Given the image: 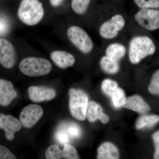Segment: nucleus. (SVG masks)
<instances>
[{
    "instance_id": "nucleus-1",
    "label": "nucleus",
    "mask_w": 159,
    "mask_h": 159,
    "mask_svg": "<svg viewBox=\"0 0 159 159\" xmlns=\"http://www.w3.org/2000/svg\"><path fill=\"white\" fill-rule=\"evenodd\" d=\"M17 15L20 20L27 25H37L44 15L43 4L39 0H21Z\"/></svg>"
},
{
    "instance_id": "nucleus-2",
    "label": "nucleus",
    "mask_w": 159,
    "mask_h": 159,
    "mask_svg": "<svg viewBox=\"0 0 159 159\" xmlns=\"http://www.w3.org/2000/svg\"><path fill=\"white\" fill-rule=\"evenodd\" d=\"M156 51L152 40L147 36H137L131 40L129 47V57L130 62L137 64Z\"/></svg>"
},
{
    "instance_id": "nucleus-3",
    "label": "nucleus",
    "mask_w": 159,
    "mask_h": 159,
    "mask_svg": "<svg viewBox=\"0 0 159 159\" xmlns=\"http://www.w3.org/2000/svg\"><path fill=\"white\" fill-rule=\"evenodd\" d=\"M52 64L48 60L37 57H28L20 62L19 69L23 74L30 77H39L49 74Z\"/></svg>"
},
{
    "instance_id": "nucleus-4",
    "label": "nucleus",
    "mask_w": 159,
    "mask_h": 159,
    "mask_svg": "<svg viewBox=\"0 0 159 159\" xmlns=\"http://www.w3.org/2000/svg\"><path fill=\"white\" fill-rule=\"evenodd\" d=\"M69 107L71 115L77 120H85L89 102L87 95L81 90L73 88L69 90Z\"/></svg>"
},
{
    "instance_id": "nucleus-5",
    "label": "nucleus",
    "mask_w": 159,
    "mask_h": 159,
    "mask_svg": "<svg viewBox=\"0 0 159 159\" xmlns=\"http://www.w3.org/2000/svg\"><path fill=\"white\" fill-rule=\"evenodd\" d=\"M67 35L71 43L84 54L90 53L93 48V43L89 35L82 28L72 26L67 31Z\"/></svg>"
},
{
    "instance_id": "nucleus-6",
    "label": "nucleus",
    "mask_w": 159,
    "mask_h": 159,
    "mask_svg": "<svg viewBox=\"0 0 159 159\" xmlns=\"http://www.w3.org/2000/svg\"><path fill=\"white\" fill-rule=\"evenodd\" d=\"M134 19L142 28L154 31L159 29V10L145 8L141 9L136 13Z\"/></svg>"
},
{
    "instance_id": "nucleus-7",
    "label": "nucleus",
    "mask_w": 159,
    "mask_h": 159,
    "mask_svg": "<svg viewBox=\"0 0 159 159\" xmlns=\"http://www.w3.org/2000/svg\"><path fill=\"white\" fill-rule=\"evenodd\" d=\"M125 25V21L123 16L120 14L115 15L110 20L101 25L99 28V34L105 39H112L117 36Z\"/></svg>"
},
{
    "instance_id": "nucleus-8",
    "label": "nucleus",
    "mask_w": 159,
    "mask_h": 159,
    "mask_svg": "<svg viewBox=\"0 0 159 159\" xmlns=\"http://www.w3.org/2000/svg\"><path fill=\"white\" fill-rule=\"evenodd\" d=\"M43 110L40 106L31 104L25 107L20 115L22 125L26 128H32L43 116Z\"/></svg>"
},
{
    "instance_id": "nucleus-9",
    "label": "nucleus",
    "mask_w": 159,
    "mask_h": 159,
    "mask_svg": "<svg viewBox=\"0 0 159 159\" xmlns=\"http://www.w3.org/2000/svg\"><path fill=\"white\" fill-rule=\"evenodd\" d=\"M16 59V51L12 43L8 40L0 38V64L5 68H11Z\"/></svg>"
},
{
    "instance_id": "nucleus-10",
    "label": "nucleus",
    "mask_w": 159,
    "mask_h": 159,
    "mask_svg": "<svg viewBox=\"0 0 159 159\" xmlns=\"http://www.w3.org/2000/svg\"><path fill=\"white\" fill-rule=\"evenodd\" d=\"M22 124L20 120L11 115L0 113V129L4 130L6 139L12 141L15 134L20 130Z\"/></svg>"
},
{
    "instance_id": "nucleus-11",
    "label": "nucleus",
    "mask_w": 159,
    "mask_h": 159,
    "mask_svg": "<svg viewBox=\"0 0 159 159\" xmlns=\"http://www.w3.org/2000/svg\"><path fill=\"white\" fill-rule=\"evenodd\" d=\"M28 93L30 99L35 102L52 100L56 96L54 89L43 86H32L29 88Z\"/></svg>"
},
{
    "instance_id": "nucleus-12",
    "label": "nucleus",
    "mask_w": 159,
    "mask_h": 159,
    "mask_svg": "<svg viewBox=\"0 0 159 159\" xmlns=\"http://www.w3.org/2000/svg\"><path fill=\"white\" fill-rule=\"evenodd\" d=\"M17 93L14 89L11 81L0 79V105L7 107L17 97Z\"/></svg>"
},
{
    "instance_id": "nucleus-13",
    "label": "nucleus",
    "mask_w": 159,
    "mask_h": 159,
    "mask_svg": "<svg viewBox=\"0 0 159 159\" xmlns=\"http://www.w3.org/2000/svg\"><path fill=\"white\" fill-rule=\"evenodd\" d=\"M122 106L140 114H145L150 110L149 105L142 97L134 95L125 98Z\"/></svg>"
},
{
    "instance_id": "nucleus-14",
    "label": "nucleus",
    "mask_w": 159,
    "mask_h": 159,
    "mask_svg": "<svg viewBox=\"0 0 159 159\" xmlns=\"http://www.w3.org/2000/svg\"><path fill=\"white\" fill-rule=\"evenodd\" d=\"M51 57L54 63L62 69H65L72 66L75 62L74 56L70 53L66 51H53L51 53Z\"/></svg>"
},
{
    "instance_id": "nucleus-15",
    "label": "nucleus",
    "mask_w": 159,
    "mask_h": 159,
    "mask_svg": "<svg viewBox=\"0 0 159 159\" xmlns=\"http://www.w3.org/2000/svg\"><path fill=\"white\" fill-rule=\"evenodd\" d=\"M97 159H117L119 158V152L118 148L110 142L103 143L98 149Z\"/></svg>"
},
{
    "instance_id": "nucleus-16",
    "label": "nucleus",
    "mask_w": 159,
    "mask_h": 159,
    "mask_svg": "<svg viewBox=\"0 0 159 159\" xmlns=\"http://www.w3.org/2000/svg\"><path fill=\"white\" fill-rule=\"evenodd\" d=\"M126 52V48L123 45L119 43H113L107 48L106 55L118 61L124 57Z\"/></svg>"
},
{
    "instance_id": "nucleus-17",
    "label": "nucleus",
    "mask_w": 159,
    "mask_h": 159,
    "mask_svg": "<svg viewBox=\"0 0 159 159\" xmlns=\"http://www.w3.org/2000/svg\"><path fill=\"white\" fill-rule=\"evenodd\" d=\"M102 109L100 106L94 101L88 102L87 108L86 117L89 122H95L99 119L102 113Z\"/></svg>"
},
{
    "instance_id": "nucleus-18",
    "label": "nucleus",
    "mask_w": 159,
    "mask_h": 159,
    "mask_svg": "<svg viewBox=\"0 0 159 159\" xmlns=\"http://www.w3.org/2000/svg\"><path fill=\"white\" fill-rule=\"evenodd\" d=\"M100 64L102 70L108 74H116L119 70V66L118 61L106 55L101 58Z\"/></svg>"
},
{
    "instance_id": "nucleus-19",
    "label": "nucleus",
    "mask_w": 159,
    "mask_h": 159,
    "mask_svg": "<svg viewBox=\"0 0 159 159\" xmlns=\"http://www.w3.org/2000/svg\"><path fill=\"white\" fill-rule=\"evenodd\" d=\"M159 121V117L157 115H144L137 120L136 127L140 129L144 127H150L155 125Z\"/></svg>"
},
{
    "instance_id": "nucleus-20",
    "label": "nucleus",
    "mask_w": 159,
    "mask_h": 159,
    "mask_svg": "<svg viewBox=\"0 0 159 159\" xmlns=\"http://www.w3.org/2000/svg\"><path fill=\"white\" fill-rule=\"evenodd\" d=\"M91 0H72L71 7L76 14L84 15L87 11Z\"/></svg>"
},
{
    "instance_id": "nucleus-21",
    "label": "nucleus",
    "mask_w": 159,
    "mask_h": 159,
    "mask_svg": "<svg viewBox=\"0 0 159 159\" xmlns=\"http://www.w3.org/2000/svg\"><path fill=\"white\" fill-rule=\"evenodd\" d=\"M45 157L47 159L63 158V151L60 149L58 145H51L46 151Z\"/></svg>"
},
{
    "instance_id": "nucleus-22",
    "label": "nucleus",
    "mask_w": 159,
    "mask_h": 159,
    "mask_svg": "<svg viewBox=\"0 0 159 159\" xmlns=\"http://www.w3.org/2000/svg\"><path fill=\"white\" fill-rule=\"evenodd\" d=\"M111 97L113 104L115 107L118 108L122 106L125 97V93L122 89H117Z\"/></svg>"
},
{
    "instance_id": "nucleus-23",
    "label": "nucleus",
    "mask_w": 159,
    "mask_h": 159,
    "mask_svg": "<svg viewBox=\"0 0 159 159\" xmlns=\"http://www.w3.org/2000/svg\"><path fill=\"white\" fill-rule=\"evenodd\" d=\"M101 86L103 92L111 97L118 88V84L116 81L108 79L104 80L102 81Z\"/></svg>"
},
{
    "instance_id": "nucleus-24",
    "label": "nucleus",
    "mask_w": 159,
    "mask_h": 159,
    "mask_svg": "<svg viewBox=\"0 0 159 159\" xmlns=\"http://www.w3.org/2000/svg\"><path fill=\"white\" fill-rule=\"evenodd\" d=\"M137 6L141 9L159 8V0H134Z\"/></svg>"
},
{
    "instance_id": "nucleus-25",
    "label": "nucleus",
    "mask_w": 159,
    "mask_h": 159,
    "mask_svg": "<svg viewBox=\"0 0 159 159\" xmlns=\"http://www.w3.org/2000/svg\"><path fill=\"white\" fill-rule=\"evenodd\" d=\"M148 91L151 93L159 95V70L153 74L148 87Z\"/></svg>"
},
{
    "instance_id": "nucleus-26",
    "label": "nucleus",
    "mask_w": 159,
    "mask_h": 159,
    "mask_svg": "<svg viewBox=\"0 0 159 159\" xmlns=\"http://www.w3.org/2000/svg\"><path fill=\"white\" fill-rule=\"evenodd\" d=\"M63 158L66 159H79L76 148L69 144H65L64 146Z\"/></svg>"
},
{
    "instance_id": "nucleus-27",
    "label": "nucleus",
    "mask_w": 159,
    "mask_h": 159,
    "mask_svg": "<svg viewBox=\"0 0 159 159\" xmlns=\"http://www.w3.org/2000/svg\"><path fill=\"white\" fill-rule=\"evenodd\" d=\"M66 132L68 135L74 139L79 138L81 135V129L75 123H71L68 125Z\"/></svg>"
},
{
    "instance_id": "nucleus-28",
    "label": "nucleus",
    "mask_w": 159,
    "mask_h": 159,
    "mask_svg": "<svg viewBox=\"0 0 159 159\" xmlns=\"http://www.w3.org/2000/svg\"><path fill=\"white\" fill-rule=\"evenodd\" d=\"M16 157L8 148L0 145V159H16Z\"/></svg>"
},
{
    "instance_id": "nucleus-29",
    "label": "nucleus",
    "mask_w": 159,
    "mask_h": 159,
    "mask_svg": "<svg viewBox=\"0 0 159 159\" xmlns=\"http://www.w3.org/2000/svg\"><path fill=\"white\" fill-rule=\"evenodd\" d=\"M57 141L61 144H66L69 142V135L65 131L58 130L55 134Z\"/></svg>"
},
{
    "instance_id": "nucleus-30",
    "label": "nucleus",
    "mask_w": 159,
    "mask_h": 159,
    "mask_svg": "<svg viewBox=\"0 0 159 159\" xmlns=\"http://www.w3.org/2000/svg\"><path fill=\"white\" fill-rule=\"evenodd\" d=\"M152 138L156 148L155 152L154 155V158L159 159V130L153 134Z\"/></svg>"
},
{
    "instance_id": "nucleus-31",
    "label": "nucleus",
    "mask_w": 159,
    "mask_h": 159,
    "mask_svg": "<svg viewBox=\"0 0 159 159\" xmlns=\"http://www.w3.org/2000/svg\"><path fill=\"white\" fill-rule=\"evenodd\" d=\"M9 24L4 19H0V35L6 34L9 31Z\"/></svg>"
},
{
    "instance_id": "nucleus-32",
    "label": "nucleus",
    "mask_w": 159,
    "mask_h": 159,
    "mask_svg": "<svg viewBox=\"0 0 159 159\" xmlns=\"http://www.w3.org/2000/svg\"><path fill=\"white\" fill-rule=\"evenodd\" d=\"M99 120L101 122L103 123H107L109 121V117L107 114H105L102 113L101 116H100V118H99Z\"/></svg>"
},
{
    "instance_id": "nucleus-33",
    "label": "nucleus",
    "mask_w": 159,
    "mask_h": 159,
    "mask_svg": "<svg viewBox=\"0 0 159 159\" xmlns=\"http://www.w3.org/2000/svg\"><path fill=\"white\" fill-rule=\"evenodd\" d=\"M63 0H50V4L54 7H57L60 6Z\"/></svg>"
}]
</instances>
